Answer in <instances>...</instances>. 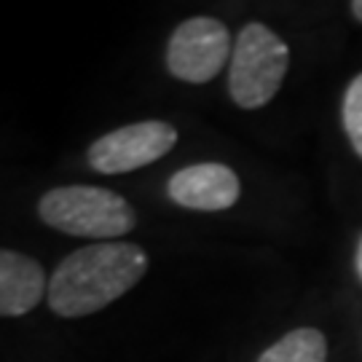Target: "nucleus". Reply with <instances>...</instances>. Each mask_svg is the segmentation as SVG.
I'll list each match as a JSON object with an SVG mask.
<instances>
[{"mask_svg": "<svg viewBox=\"0 0 362 362\" xmlns=\"http://www.w3.org/2000/svg\"><path fill=\"white\" fill-rule=\"evenodd\" d=\"M49 276L35 258L0 247V317H25L46 298Z\"/></svg>", "mask_w": 362, "mask_h": 362, "instance_id": "nucleus-7", "label": "nucleus"}, {"mask_svg": "<svg viewBox=\"0 0 362 362\" xmlns=\"http://www.w3.org/2000/svg\"><path fill=\"white\" fill-rule=\"evenodd\" d=\"M167 196L185 209L223 212L231 209L242 196L239 175L218 161H202L177 169L167 182Z\"/></svg>", "mask_w": 362, "mask_h": 362, "instance_id": "nucleus-6", "label": "nucleus"}, {"mask_svg": "<svg viewBox=\"0 0 362 362\" xmlns=\"http://www.w3.org/2000/svg\"><path fill=\"white\" fill-rule=\"evenodd\" d=\"M349 8H351V16H354V19H357V22L362 25V0H354Z\"/></svg>", "mask_w": 362, "mask_h": 362, "instance_id": "nucleus-10", "label": "nucleus"}, {"mask_svg": "<svg viewBox=\"0 0 362 362\" xmlns=\"http://www.w3.org/2000/svg\"><path fill=\"white\" fill-rule=\"evenodd\" d=\"M148 272V252L132 242L78 247L49 276L46 300L57 317H91L127 296Z\"/></svg>", "mask_w": 362, "mask_h": 362, "instance_id": "nucleus-1", "label": "nucleus"}, {"mask_svg": "<svg viewBox=\"0 0 362 362\" xmlns=\"http://www.w3.org/2000/svg\"><path fill=\"white\" fill-rule=\"evenodd\" d=\"M327 338L317 327H298L263 351L258 362H325Z\"/></svg>", "mask_w": 362, "mask_h": 362, "instance_id": "nucleus-8", "label": "nucleus"}, {"mask_svg": "<svg viewBox=\"0 0 362 362\" xmlns=\"http://www.w3.org/2000/svg\"><path fill=\"white\" fill-rule=\"evenodd\" d=\"M341 116H344V129H346L351 148L362 158V73L351 78V83L346 86Z\"/></svg>", "mask_w": 362, "mask_h": 362, "instance_id": "nucleus-9", "label": "nucleus"}, {"mask_svg": "<svg viewBox=\"0 0 362 362\" xmlns=\"http://www.w3.org/2000/svg\"><path fill=\"white\" fill-rule=\"evenodd\" d=\"M354 266H357V274H360V279H362V239H360V245H357V255H354Z\"/></svg>", "mask_w": 362, "mask_h": 362, "instance_id": "nucleus-11", "label": "nucleus"}, {"mask_svg": "<svg viewBox=\"0 0 362 362\" xmlns=\"http://www.w3.org/2000/svg\"><path fill=\"white\" fill-rule=\"evenodd\" d=\"M290 70V49L272 27L250 22L233 40L228 94L242 110H258L282 89Z\"/></svg>", "mask_w": 362, "mask_h": 362, "instance_id": "nucleus-3", "label": "nucleus"}, {"mask_svg": "<svg viewBox=\"0 0 362 362\" xmlns=\"http://www.w3.org/2000/svg\"><path fill=\"white\" fill-rule=\"evenodd\" d=\"M38 218L67 236L113 242L134 231L137 212L121 194L103 185H59L38 199Z\"/></svg>", "mask_w": 362, "mask_h": 362, "instance_id": "nucleus-2", "label": "nucleus"}, {"mask_svg": "<svg viewBox=\"0 0 362 362\" xmlns=\"http://www.w3.org/2000/svg\"><path fill=\"white\" fill-rule=\"evenodd\" d=\"M231 33L215 16H191L167 43V70L185 83H209L231 59Z\"/></svg>", "mask_w": 362, "mask_h": 362, "instance_id": "nucleus-4", "label": "nucleus"}, {"mask_svg": "<svg viewBox=\"0 0 362 362\" xmlns=\"http://www.w3.org/2000/svg\"><path fill=\"white\" fill-rule=\"evenodd\" d=\"M177 145V129L167 121H137L113 129L94 140L86 151V161L100 175H127L143 169Z\"/></svg>", "mask_w": 362, "mask_h": 362, "instance_id": "nucleus-5", "label": "nucleus"}]
</instances>
